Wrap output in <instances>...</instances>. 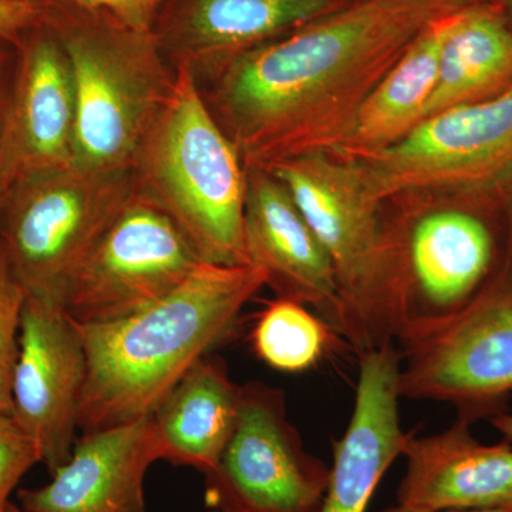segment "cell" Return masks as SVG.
Segmentation results:
<instances>
[{
	"label": "cell",
	"mask_w": 512,
	"mask_h": 512,
	"mask_svg": "<svg viewBox=\"0 0 512 512\" xmlns=\"http://www.w3.org/2000/svg\"><path fill=\"white\" fill-rule=\"evenodd\" d=\"M239 403L241 386L227 365L202 357L151 414L163 460L210 474L237 426Z\"/></svg>",
	"instance_id": "obj_19"
},
{
	"label": "cell",
	"mask_w": 512,
	"mask_h": 512,
	"mask_svg": "<svg viewBox=\"0 0 512 512\" xmlns=\"http://www.w3.org/2000/svg\"><path fill=\"white\" fill-rule=\"evenodd\" d=\"M285 185L338 278L340 308L333 330L357 356L394 343L392 262L386 224L362 168L328 153L268 168Z\"/></svg>",
	"instance_id": "obj_5"
},
{
	"label": "cell",
	"mask_w": 512,
	"mask_h": 512,
	"mask_svg": "<svg viewBox=\"0 0 512 512\" xmlns=\"http://www.w3.org/2000/svg\"><path fill=\"white\" fill-rule=\"evenodd\" d=\"M76 103L69 60L45 25L16 47L0 127V187L73 164ZM5 201V200H3Z\"/></svg>",
	"instance_id": "obj_13"
},
{
	"label": "cell",
	"mask_w": 512,
	"mask_h": 512,
	"mask_svg": "<svg viewBox=\"0 0 512 512\" xmlns=\"http://www.w3.org/2000/svg\"><path fill=\"white\" fill-rule=\"evenodd\" d=\"M49 0H0V40L19 46L23 37L46 25Z\"/></svg>",
	"instance_id": "obj_25"
},
{
	"label": "cell",
	"mask_w": 512,
	"mask_h": 512,
	"mask_svg": "<svg viewBox=\"0 0 512 512\" xmlns=\"http://www.w3.org/2000/svg\"><path fill=\"white\" fill-rule=\"evenodd\" d=\"M380 512H510V511H430L421 510V508L407 507V505L396 504L392 507L384 508Z\"/></svg>",
	"instance_id": "obj_30"
},
{
	"label": "cell",
	"mask_w": 512,
	"mask_h": 512,
	"mask_svg": "<svg viewBox=\"0 0 512 512\" xmlns=\"http://www.w3.org/2000/svg\"><path fill=\"white\" fill-rule=\"evenodd\" d=\"M163 460L153 417L82 433L42 487L18 491L23 512H148L144 480Z\"/></svg>",
	"instance_id": "obj_16"
},
{
	"label": "cell",
	"mask_w": 512,
	"mask_h": 512,
	"mask_svg": "<svg viewBox=\"0 0 512 512\" xmlns=\"http://www.w3.org/2000/svg\"><path fill=\"white\" fill-rule=\"evenodd\" d=\"M400 363L394 343L359 356L352 417L333 446L328 487L316 512H367L384 474L403 456L410 434L400 421Z\"/></svg>",
	"instance_id": "obj_17"
},
{
	"label": "cell",
	"mask_w": 512,
	"mask_h": 512,
	"mask_svg": "<svg viewBox=\"0 0 512 512\" xmlns=\"http://www.w3.org/2000/svg\"><path fill=\"white\" fill-rule=\"evenodd\" d=\"M42 463L39 448L15 419L0 414V512H6L10 495L36 464Z\"/></svg>",
	"instance_id": "obj_24"
},
{
	"label": "cell",
	"mask_w": 512,
	"mask_h": 512,
	"mask_svg": "<svg viewBox=\"0 0 512 512\" xmlns=\"http://www.w3.org/2000/svg\"><path fill=\"white\" fill-rule=\"evenodd\" d=\"M471 424L458 417L433 436L410 434L397 504L430 511L512 512L510 441L480 443Z\"/></svg>",
	"instance_id": "obj_18"
},
{
	"label": "cell",
	"mask_w": 512,
	"mask_h": 512,
	"mask_svg": "<svg viewBox=\"0 0 512 512\" xmlns=\"http://www.w3.org/2000/svg\"><path fill=\"white\" fill-rule=\"evenodd\" d=\"M490 421L495 429L503 434L505 439L512 441V412L505 410V412L498 414V416L493 417Z\"/></svg>",
	"instance_id": "obj_29"
},
{
	"label": "cell",
	"mask_w": 512,
	"mask_h": 512,
	"mask_svg": "<svg viewBox=\"0 0 512 512\" xmlns=\"http://www.w3.org/2000/svg\"><path fill=\"white\" fill-rule=\"evenodd\" d=\"M330 467L303 446L282 389L241 386L237 426L205 476L210 512H316Z\"/></svg>",
	"instance_id": "obj_8"
},
{
	"label": "cell",
	"mask_w": 512,
	"mask_h": 512,
	"mask_svg": "<svg viewBox=\"0 0 512 512\" xmlns=\"http://www.w3.org/2000/svg\"><path fill=\"white\" fill-rule=\"evenodd\" d=\"M134 194L133 171L74 163L13 185L0 244L26 295L63 305L73 275Z\"/></svg>",
	"instance_id": "obj_7"
},
{
	"label": "cell",
	"mask_w": 512,
	"mask_h": 512,
	"mask_svg": "<svg viewBox=\"0 0 512 512\" xmlns=\"http://www.w3.org/2000/svg\"><path fill=\"white\" fill-rule=\"evenodd\" d=\"M201 262L177 225L136 192L73 275L64 311L79 325L126 318L174 291Z\"/></svg>",
	"instance_id": "obj_9"
},
{
	"label": "cell",
	"mask_w": 512,
	"mask_h": 512,
	"mask_svg": "<svg viewBox=\"0 0 512 512\" xmlns=\"http://www.w3.org/2000/svg\"><path fill=\"white\" fill-rule=\"evenodd\" d=\"M174 72L170 97L134 160V187L177 225L202 262L249 265L247 170L194 77Z\"/></svg>",
	"instance_id": "obj_3"
},
{
	"label": "cell",
	"mask_w": 512,
	"mask_h": 512,
	"mask_svg": "<svg viewBox=\"0 0 512 512\" xmlns=\"http://www.w3.org/2000/svg\"><path fill=\"white\" fill-rule=\"evenodd\" d=\"M245 170L244 242L249 265L264 272L266 286L274 289L276 298L313 306L320 318L335 328L339 284L328 252L271 171Z\"/></svg>",
	"instance_id": "obj_15"
},
{
	"label": "cell",
	"mask_w": 512,
	"mask_h": 512,
	"mask_svg": "<svg viewBox=\"0 0 512 512\" xmlns=\"http://www.w3.org/2000/svg\"><path fill=\"white\" fill-rule=\"evenodd\" d=\"M8 46H13V45H10V43L5 42V40H0V50H3V49H5V47H8Z\"/></svg>",
	"instance_id": "obj_33"
},
{
	"label": "cell",
	"mask_w": 512,
	"mask_h": 512,
	"mask_svg": "<svg viewBox=\"0 0 512 512\" xmlns=\"http://www.w3.org/2000/svg\"><path fill=\"white\" fill-rule=\"evenodd\" d=\"M457 10L431 22L380 80L333 156L355 163L366 160L419 126L436 86L441 47Z\"/></svg>",
	"instance_id": "obj_20"
},
{
	"label": "cell",
	"mask_w": 512,
	"mask_h": 512,
	"mask_svg": "<svg viewBox=\"0 0 512 512\" xmlns=\"http://www.w3.org/2000/svg\"><path fill=\"white\" fill-rule=\"evenodd\" d=\"M386 231L402 348L446 328L512 274V235L481 212L439 208Z\"/></svg>",
	"instance_id": "obj_6"
},
{
	"label": "cell",
	"mask_w": 512,
	"mask_h": 512,
	"mask_svg": "<svg viewBox=\"0 0 512 512\" xmlns=\"http://www.w3.org/2000/svg\"><path fill=\"white\" fill-rule=\"evenodd\" d=\"M25 289L10 268L0 244V414H13L12 384L19 353L20 323L25 308Z\"/></svg>",
	"instance_id": "obj_23"
},
{
	"label": "cell",
	"mask_w": 512,
	"mask_h": 512,
	"mask_svg": "<svg viewBox=\"0 0 512 512\" xmlns=\"http://www.w3.org/2000/svg\"><path fill=\"white\" fill-rule=\"evenodd\" d=\"M57 2L89 10H107L126 20V0H57Z\"/></svg>",
	"instance_id": "obj_28"
},
{
	"label": "cell",
	"mask_w": 512,
	"mask_h": 512,
	"mask_svg": "<svg viewBox=\"0 0 512 512\" xmlns=\"http://www.w3.org/2000/svg\"><path fill=\"white\" fill-rule=\"evenodd\" d=\"M15 46H8L0 50V127H2L3 111H5L6 99H8L10 83H12L13 70H15L16 57L13 53ZM3 195L0 187V210H2Z\"/></svg>",
	"instance_id": "obj_27"
},
{
	"label": "cell",
	"mask_w": 512,
	"mask_h": 512,
	"mask_svg": "<svg viewBox=\"0 0 512 512\" xmlns=\"http://www.w3.org/2000/svg\"><path fill=\"white\" fill-rule=\"evenodd\" d=\"M264 286V272L254 265L201 262L183 284L133 315L77 323L87 359L79 430L90 433L151 416Z\"/></svg>",
	"instance_id": "obj_2"
},
{
	"label": "cell",
	"mask_w": 512,
	"mask_h": 512,
	"mask_svg": "<svg viewBox=\"0 0 512 512\" xmlns=\"http://www.w3.org/2000/svg\"><path fill=\"white\" fill-rule=\"evenodd\" d=\"M47 26L72 73L76 124L73 163L131 171L138 150L170 97L175 72L151 30L107 10L49 0Z\"/></svg>",
	"instance_id": "obj_4"
},
{
	"label": "cell",
	"mask_w": 512,
	"mask_h": 512,
	"mask_svg": "<svg viewBox=\"0 0 512 512\" xmlns=\"http://www.w3.org/2000/svg\"><path fill=\"white\" fill-rule=\"evenodd\" d=\"M512 87V25L504 3L480 0L458 9L441 47L439 74L424 119L493 99Z\"/></svg>",
	"instance_id": "obj_21"
},
{
	"label": "cell",
	"mask_w": 512,
	"mask_h": 512,
	"mask_svg": "<svg viewBox=\"0 0 512 512\" xmlns=\"http://www.w3.org/2000/svg\"><path fill=\"white\" fill-rule=\"evenodd\" d=\"M404 399L456 407L474 423L505 412L512 393V274L446 328L402 348Z\"/></svg>",
	"instance_id": "obj_10"
},
{
	"label": "cell",
	"mask_w": 512,
	"mask_h": 512,
	"mask_svg": "<svg viewBox=\"0 0 512 512\" xmlns=\"http://www.w3.org/2000/svg\"><path fill=\"white\" fill-rule=\"evenodd\" d=\"M86 376L77 323L60 303L28 296L13 373L12 417L35 441L50 474L72 456Z\"/></svg>",
	"instance_id": "obj_12"
},
{
	"label": "cell",
	"mask_w": 512,
	"mask_h": 512,
	"mask_svg": "<svg viewBox=\"0 0 512 512\" xmlns=\"http://www.w3.org/2000/svg\"><path fill=\"white\" fill-rule=\"evenodd\" d=\"M6 512H23V511H22V508L19 507V505L10 503L8 510H6Z\"/></svg>",
	"instance_id": "obj_32"
},
{
	"label": "cell",
	"mask_w": 512,
	"mask_h": 512,
	"mask_svg": "<svg viewBox=\"0 0 512 512\" xmlns=\"http://www.w3.org/2000/svg\"><path fill=\"white\" fill-rule=\"evenodd\" d=\"M335 330L306 305L276 298L256 316L251 332L255 356L272 369L302 373L318 365L332 343Z\"/></svg>",
	"instance_id": "obj_22"
},
{
	"label": "cell",
	"mask_w": 512,
	"mask_h": 512,
	"mask_svg": "<svg viewBox=\"0 0 512 512\" xmlns=\"http://www.w3.org/2000/svg\"><path fill=\"white\" fill-rule=\"evenodd\" d=\"M504 9L512 25V0H504Z\"/></svg>",
	"instance_id": "obj_31"
},
{
	"label": "cell",
	"mask_w": 512,
	"mask_h": 512,
	"mask_svg": "<svg viewBox=\"0 0 512 512\" xmlns=\"http://www.w3.org/2000/svg\"><path fill=\"white\" fill-rule=\"evenodd\" d=\"M476 2L356 0L239 56L200 92L245 168L335 154L421 32Z\"/></svg>",
	"instance_id": "obj_1"
},
{
	"label": "cell",
	"mask_w": 512,
	"mask_h": 512,
	"mask_svg": "<svg viewBox=\"0 0 512 512\" xmlns=\"http://www.w3.org/2000/svg\"><path fill=\"white\" fill-rule=\"evenodd\" d=\"M356 0H163L153 33L165 62L198 87L239 56Z\"/></svg>",
	"instance_id": "obj_14"
},
{
	"label": "cell",
	"mask_w": 512,
	"mask_h": 512,
	"mask_svg": "<svg viewBox=\"0 0 512 512\" xmlns=\"http://www.w3.org/2000/svg\"><path fill=\"white\" fill-rule=\"evenodd\" d=\"M511 231H512V227H511Z\"/></svg>",
	"instance_id": "obj_34"
},
{
	"label": "cell",
	"mask_w": 512,
	"mask_h": 512,
	"mask_svg": "<svg viewBox=\"0 0 512 512\" xmlns=\"http://www.w3.org/2000/svg\"><path fill=\"white\" fill-rule=\"evenodd\" d=\"M163 0H126V20L140 29L151 30Z\"/></svg>",
	"instance_id": "obj_26"
},
{
	"label": "cell",
	"mask_w": 512,
	"mask_h": 512,
	"mask_svg": "<svg viewBox=\"0 0 512 512\" xmlns=\"http://www.w3.org/2000/svg\"><path fill=\"white\" fill-rule=\"evenodd\" d=\"M357 164L379 202L500 180L512 173V87L427 117L399 143Z\"/></svg>",
	"instance_id": "obj_11"
}]
</instances>
